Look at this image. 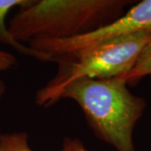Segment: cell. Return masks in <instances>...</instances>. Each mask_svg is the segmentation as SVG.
Segmentation results:
<instances>
[{"label":"cell","instance_id":"obj_1","mask_svg":"<svg viewBox=\"0 0 151 151\" xmlns=\"http://www.w3.org/2000/svg\"><path fill=\"white\" fill-rule=\"evenodd\" d=\"M62 99L78 104L97 139L116 151H136L134 132L147 103L130 92L124 80L80 79L60 92L57 101Z\"/></svg>","mask_w":151,"mask_h":151},{"label":"cell","instance_id":"obj_2","mask_svg":"<svg viewBox=\"0 0 151 151\" xmlns=\"http://www.w3.org/2000/svg\"><path fill=\"white\" fill-rule=\"evenodd\" d=\"M132 0H33L8 26L17 41L69 39L93 32L119 19Z\"/></svg>","mask_w":151,"mask_h":151},{"label":"cell","instance_id":"obj_3","mask_svg":"<svg viewBox=\"0 0 151 151\" xmlns=\"http://www.w3.org/2000/svg\"><path fill=\"white\" fill-rule=\"evenodd\" d=\"M150 40L151 33L119 38L71 59L57 61L56 74L36 92V105L42 108L52 106L58 102L60 92L77 80L112 79L124 75L134 67Z\"/></svg>","mask_w":151,"mask_h":151},{"label":"cell","instance_id":"obj_4","mask_svg":"<svg viewBox=\"0 0 151 151\" xmlns=\"http://www.w3.org/2000/svg\"><path fill=\"white\" fill-rule=\"evenodd\" d=\"M151 33V0L136 2L119 19L93 32L69 39H37L27 44L52 56L53 62L71 59L115 39Z\"/></svg>","mask_w":151,"mask_h":151},{"label":"cell","instance_id":"obj_5","mask_svg":"<svg viewBox=\"0 0 151 151\" xmlns=\"http://www.w3.org/2000/svg\"><path fill=\"white\" fill-rule=\"evenodd\" d=\"M33 0H0V43L14 49L19 54L32 57L40 61L52 62V56L47 53H43L34 50L25 44L17 41L11 35L6 18L12 9H21L31 4Z\"/></svg>","mask_w":151,"mask_h":151},{"label":"cell","instance_id":"obj_6","mask_svg":"<svg viewBox=\"0 0 151 151\" xmlns=\"http://www.w3.org/2000/svg\"><path fill=\"white\" fill-rule=\"evenodd\" d=\"M0 151H35L29 145V135L25 131L0 134ZM60 151H88L78 138L65 137Z\"/></svg>","mask_w":151,"mask_h":151},{"label":"cell","instance_id":"obj_7","mask_svg":"<svg viewBox=\"0 0 151 151\" xmlns=\"http://www.w3.org/2000/svg\"><path fill=\"white\" fill-rule=\"evenodd\" d=\"M147 76H151V40L141 51L134 67L119 78L124 80L129 86L135 85Z\"/></svg>","mask_w":151,"mask_h":151},{"label":"cell","instance_id":"obj_8","mask_svg":"<svg viewBox=\"0 0 151 151\" xmlns=\"http://www.w3.org/2000/svg\"><path fill=\"white\" fill-rule=\"evenodd\" d=\"M18 63L17 57L9 51L0 50V73L14 68ZM7 86L4 81L0 79V103L5 96Z\"/></svg>","mask_w":151,"mask_h":151}]
</instances>
